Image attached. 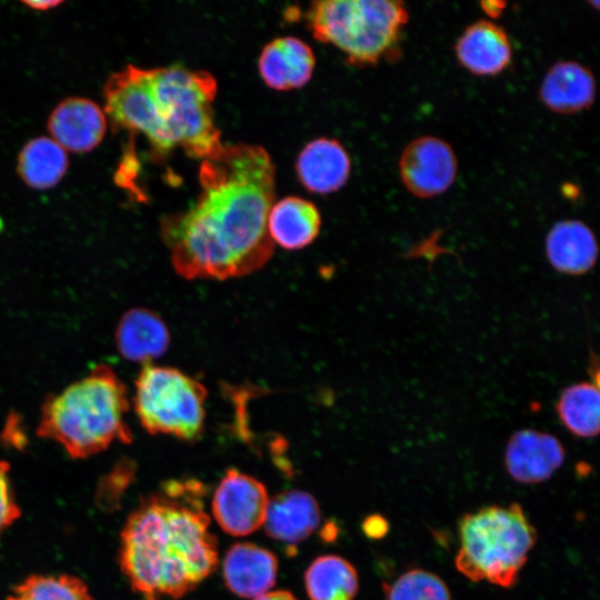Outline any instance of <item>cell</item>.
I'll return each mask as SVG.
<instances>
[{
	"instance_id": "6da1fadb",
	"label": "cell",
	"mask_w": 600,
	"mask_h": 600,
	"mask_svg": "<svg viewBox=\"0 0 600 600\" xmlns=\"http://www.w3.org/2000/svg\"><path fill=\"white\" fill-rule=\"evenodd\" d=\"M200 192L160 222L172 266L187 279L226 280L262 268L274 249L268 216L276 202V167L258 144H223L201 160Z\"/></svg>"
},
{
	"instance_id": "7a4b0ae2",
	"label": "cell",
	"mask_w": 600,
	"mask_h": 600,
	"mask_svg": "<svg viewBox=\"0 0 600 600\" xmlns=\"http://www.w3.org/2000/svg\"><path fill=\"white\" fill-rule=\"evenodd\" d=\"M189 481L166 484L163 494L144 500L121 532L120 566L132 589L146 598H180L217 568V540L199 492Z\"/></svg>"
},
{
	"instance_id": "3957f363",
	"label": "cell",
	"mask_w": 600,
	"mask_h": 600,
	"mask_svg": "<svg viewBox=\"0 0 600 600\" xmlns=\"http://www.w3.org/2000/svg\"><path fill=\"white\" fill-rule=\"evenodd\" d=\"M217 90L204 70L128 64L104 83V113L114 128L142 134L158 157L181 149L204 160L223 146L212 108Z\"/></svg>"
},
{
	"instance_id": "277c9868",
	"label": "cell",
	"mask_w": 600,
	"mask_h": 600,
	"mask_svg": "<svg viewBox=\"0 0 600 600\" xmlns=\"http://www.w3.org/2000/svg\"><path fill=\"white\" fill-rule=\"evenodd\" d=\"M128 409L123 382L112 368L98 364L46 399L37 433L61 444L74 459L88 458L114 441H131L132 433L124 420Z\"/></svg>"
},
{
	"instance_id": "5b68a950",
	"label": "cell",
	"mask_w": 600,
	"mask_h": 600,
	"mask_svg": "<svg viewBox=\"0 0 600 600\" xmlns=\"http://www.w3.org/2000/svg\"><path fill=\"white\" fill-rule=\"evenodd\" d=\"M456 567L468 579L500 587L516 583L537 531L518 503L488 506L459 522Z\"/></svg>"
},
{
	"instance_id": "8992f818",
	"label": "cell",
	"mask_w": 600,
	"mask_h": 600,
	"mask_svg": "<svg viewBox=\"0 0 600 600\" xmlns=\"http://www.w3.org/2000/svg\"><path fill=\"white\" fill-rule=\"evenodd\" d=\"M306 20L314 39L338 48L349 64L367 67L396 49L409 12L402 1L323 0L311 2Z\"/></svg>"
},
{
	"instance_id": "52a82bcc",
	"label": "cell",
	"mask_w": 600,
	"mask_h": 600,
	"mask_svg": "<svg viewBox=\"0 0 600 600\" xmlns=\"http://www.w3.org/2000/svg\"><path fill=\"white\" fill-rule=\"evenodd\" d=\"M134 411L151 434L194 440L204 428L207 390L197 379L171 367L148 363L136 380Z\"/></svg>"
},
{
	"instance_id": "ba28073f",
	"label": "cell",
	"mask_w": 600,
	"mask_h": 600,
	"mask_svg": "<svg viewBox=\"0 0 600 600\" xmlns=\"http://www.w3.org/2000/svg\"><path fill=\"white\" fill-rule=\"evenodd\" d=\"M399 176L406 190L419 199L447 192L458 174V158L452 146L436 136L411 140L399 158Z\"/></svg>"
},
{
	"instance_id": "9c48e42d",
	"label": "cell",
	"mask_w": 600,
	"mask_h": 600,
	"mask_svg": "<svg viewBox=\"0 0 600 600\" xmlns=\"http://www.w3.org/2000/svg\"><path fill=\"white\" fill-rule=\"evenodd\" d=\"M268 503V492L262 482L237 469H229L213 493L212 513L224 532L242 537L263 526Z\"/></svg>"
},
{
	"instance_id": "30bf717a",
	"label": "cell",
	"mask_w": 600,
	"mask_h": 600,
	"mask_svg": "<svg viewBox=\"0 0 600 600\" xmlns=\"http://www.w3.org/2000/svg\"><path fill=\"white\" fill-rule=\"evenodd\" d=\"M566 451L551 433L521 429L508 440L504 450V467L510 477L521 483L543 482L562 466Z\"/></svg>"
},
{
	"instance_id": "8fae6325",
	"label": "cell",
	"mask_w": 600,
	"mask_h": 600,
	"mask_svg": "<svg viewBox=\"0 0 600 600\" xmlns=\"http://www.w3.org/2000/svg\"><path fill=\"white\" fill-rule=\"evenodd\" d=\"M459 64L478 77H494L512 62V44L507 31L496 22L481 19L467 26L456 41Z\"/></svg>"
},
{
	"instance_id": "7c38bea8",
	"label": "cell",
	"mask_w": 600,
	"mask_h": 600,
	"mask_svg": "<svg viewBox=\"0 0 600 600\" xmlns=\"http://www.w3.org/2000/svg\"><path fill=\"white\" fill-rule=\"evenodd\" d=\"M51 139L71 152H88L103 139L107 118L100 106L87 98L71 97L61 101L48 121Z\"/></svg>"
},
{
	"instance_id": "4fadbf2b",
	"label": "cell",
	"mask_w": 600,
	"mask_h": 600,
	"mask_svg": "<svg viewBox=\"0 0 600 600\" xmlns=\"http://www.w3.org/2000/svg\"><path fill=\"white\" fill-rule=\"evenodd\" d=\"M596 93L593 72L576 60L554 62L544 73L538 91L544 107L558 114H574L591 108Z\"/></svg>"
},
{
	"instance_id": "5bb4252c",
	"label": "cell",
	"mask_w": 600,
	"mask_h": 600,
	"mask_svg": "<svg viewBox=\"0 0 600 600\" xmlns=\"http://www.w3.org/2000/svg\"><path fill=\"white\" fill-rule=\"evenodd\" d=\"M549 264L568 276L589 272L598 260L599 247L592 229L581 220L564 219L549 229L544 240Z\"/></svg>"
},
{
	"instance_id": "9a60e30c",
	"label": "cell",
	"mask_w": 600,
	"mask_h": 600,
	"mask_svg": "<svg viewBox=\"0 0 600 600\" xmlns=\"http://www.w3.org/2000/svg\"><path fill=\"white\" fill-rule=\"evenodd\" d=\"M222 573L228 589L241 598H257L276 583L278 559L269 550L249 542L234 543L227 551Z\"/></svg>"
},
{
	"instance_id": "2e32d148",
	"label": "cell",
	"mask_w": 600,
	"mask_h": 600,
	"mask_svg": "<svg viewBox=\"0 0 600 600\" xmlns=\"http://www.w3.org/2000/svg\"><path fill=\"white\" fill-rule=\"evenodd\" d=\"M314 66L312 49L294 37L277 38L266 44L258 63L264 83L278 91L303 87L311 79Z\"/></svg>"
},
{
	"instance_id": "e0dca14e",
	"label": "cell",
	"mask_w": 600,
	"mask_h": 600,
	"mask_svg": "<svg viewBox=\"0 0 600 600\" xmlns=\"http://www.w3.org/2000/svg\"><path fill=\"white\" fill-rule=\"evenodd\" d=\"M296 170L306 189L327 194L341 189L347 183L351 161L339 141L319 138L310 141L301 150Z\"/></svg>"
},
{
	"instance_id": "ac0fdd59",
	"label": "cell",
	"mask_w": 600,
	"mask_h": 600,
	"mask_svg": "<svg viewBox=\"0 0 600 600\" xmlns=\"http://www.w3.org/2000/svg\"><path fill=\"white\" fill-rule=\"evenodd\" d=\"M319 523V504L306 491L287 490L269 499L263 526L274 540L299 543L310 537Z\"/></svg>"
},
{
	"instance_id": "d6986e66",
	"label": "cell",
	"mask_w": 600,
	"mask_h": 600,
	"mask_svg": "<svg viewBox=\"0 0 600 600\" xmlns=\"http://www.w3.org/2000/svg\"><path fill=\"white\" fill-rule=\"evenodd\" d=\"M169 343L170 333L166 323L149 309L136 308L127 311L116 330L118 351L130 361L148 364L161 357Z\"/></svg>"
},
{
	"instance_id": "ffe728a7",
	"label": "cell",
	"mask_w": 600,
	"mask_h": 600,
	"mask_svg": "<svg viewBox=\"0 0 600 600\" xmlns=\"http://www.w3.org/2000/svg\"><path fill=\"white\" fill-rule=\"evenodd\" d=\"M320 226L318 208L299 197L276 201L268 216V232L272 242L287 250L309 246L318 237Z\"/></svg>"
},
{
	"instance_id": "44dd1931",
	"label": "cell",
	"mask_w": 600,
	"mask_h": 600,
	"mask_svg": "<svg viewBox=\"0 0 600 600\" xmlns=\"http://www.w3.org/2000/svg\"><path fill=\"white\" fill-rule=\"evenodd\" d=\"M304 586L310 600H353L359 580L349 561L336 554H326L308 567Z\"/></svg>"
},
{
	"instance_id": "7402d4cb",
	"label": "cell",
	"mask_w": 600,
	"mask_h": 600,
	"mask_svg": "<svg viewBox=\"0 0 600 600\" xmlns=\"http://www.w3.org/2000/svg\"><path fill=\"white\" fill-rule=\"evenodd\" d=\"M562 426L579 438L597 437L600 429V394L597 382L580 381L566 387L556 402Z\"/></svg>"
},
{
	"instance_id": "603a6c76",
	"label": "cell",
	"mask_w": 600,
	"mask_h": 600,
	"mask_svg": "<svg viewBox=\"0 0 600 600\" xmlns=\"http://www.w3.org/2000/svg\"><path fill=\"white\" fill-rule=\"evenodd\" d=\"M17 169L27 186L46 190L63 178L68 157L66 150L51 138L38 137L28 141L20 151Z\"/></svg>"
},
{
	"instance_id": "cb8c5ba5",
	"label": "cell",
	"mask_w": 600,
	"mask_h": 600,
	"mask_svg": "<svg viewBox=\"0 0 600 600\" xmlns=\"http://www.w3.org/2000/svg\"><path fill=\"white\" fill-rule=\"evenodd\" d=\"M7 600H93L78 577L31 576L18 584Z\"/></svg>"
},
{
	"instance_id": "d4e9b609",
	"label": "cell",
	"mask_w": 600,
	"mask_h": 600,
	"mask_svg": "<svg viewBox=\"0 0 600 600\" xmlns=\"http://www.w3.org/2000/svg\"><path fill=\"white\" fill-rule=\"evenodd\" d=\"M387 600H451L449 589L437 574L412 569L384 586Z\"/></svg>"
},
{
	"instance_id": "484cf974",
	"label": "cell",
	"mask_w": 600,
	"mask_h": 600,
	"mask_svg": "<svg viewBox=\"0 0 600 600\" xmlns=\"http://www.w3.org/2000/svg\"><path fill=\"white\" fill-rule=\"evenodd\" d=\"M9 463L0 461V534L20 517L9 478Z\"/></svg>"
},
{
	"instance_id": "4316f807",
	"label": "cell",
	"mask_w": 600,
	"mask_h": 600,
	"mask_svg": "<svg viewBox=\"0 0 600 600\" xmlns=\"http://www.w3.org/2000/svg\"><path fill=\"white\" fill-rule=\"evenodd\" d=\"M364 531L369 537L380 538L387 532V522L381 517L368 518L364 522Z\"/></svg>"
},
{
	"instance_id": "83f0119b",
	"label": "cell",
	"mask_w": 600,
	"mask_h": 600,
	"mask_svg": "<svg viewBox=\"0 0 600 600\" xmlns=\"http://www.w3.org/2000/svg\"><path fill=\"white\" fill-rule=\"evenodd\" d=\"M482 10L490 18H498L504 10L507 2L503 1H482L480 3Z\"/></svg>"
},
{
	"instance_id": "f1b7e54d",
	"label": "cell",
	"mask_w": 600,
	"mask_h": 600,
	"mask_svg": "<svg viewBox=\"0 0 600 600\" xmlns=\"http://www.w3.org/2000/svg\"><path fill=\"white\" fill-rule=\"evenodd\" d=\"M253 600H298L290 591L287 590H276L268 591Z\"/></svg>"
},
{
	"instance_id": "f546056e",
	"label": "cell",
	"mask_w": 600,
	"mask_h": 600,
	"mask_svg": "<svg viewBox=\"0 0 600 600\" xmlns=\"http://www.w3.org/2000/svg\"><path fill=\"white\" fill-rule=\"evenodd\" d=\"M23 3L33 10L46 11V10H50L58 7L62 2L54 1V0H49V1L41 0V1H23Z\"/></svg>"
},
{
	"instance_id": "4dcf8cb0",
	"label": "cell",
	"mask_w": 600,
	"mask_h": 600,
	"mask_svg": "<svg viewBox=\"0 0 600 600\" xmlns=\"http://www.w3.org/2000/svg\"><path fill=\"white\" fill-rule=\"evenodd\" d=\"M147 600H153V599H149V598H147Z\"/></svg>"
}]
</instances>
